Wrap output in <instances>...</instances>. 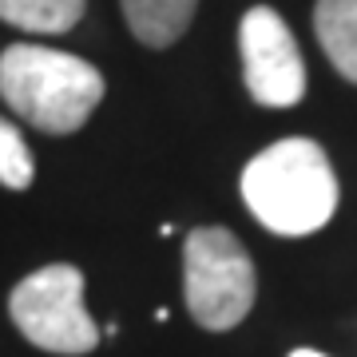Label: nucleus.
<instances>
[{
    "mask_svg": "<svg viewBox=\"0 0 357 357\" xmlns=\"http://www.w3.org/2000/svg\"><path fill=\"white\" fill-rule=\"evenodd\" d=\"M314 32L330 64L349 84H357V0H318Z\"/></svg>",
    "mask_w": 357,
    "mask_h": 357,
    "instance_id": "obj_7",
    "label": "nucleus"
},
{
    "mask_svg": "<svg viewBox=\"0 0 357 357\" xmlns=\"http://www.w3.org/2000/svg\"><path fill=\"white\" fill-rule=\"evenodd\" d=\"M290 357H326V354H318V349H294Z\"/></svg>",
    "mask_w": 357,
    "mask_h": 357,
    "instance_id": "obj_10",
    "label": "nucleus"
},
{
    "mask_svg": "<svg viewBox=\"0 0 357 357\" xmlns=\"http://www.w3.org/2000/svg\"><path fill=\"white\" fill-rule=\"evenodd\" d=\"M32 171L36 167H32V151H28L24 135L8 119H0V183L13 191H24L32 183Z\"/></svg>",
    "mask_w": 357,
    "mask_h": 357,
    "instance_id": "obj_9",
    "label": "nucleus"
},
{
    "mask_svg": "<svg viewBox=\"0 0 357 357\" xmlns=\"http://www.w3.org/2000/svg\"><path fill=\"white\" fill-rule=\"evenodd\" d=\"M84 16V0H0V20L24 32H68Z\"/></svg>",
    "mask_w": 357,
    "mask_h": 357,
    "instance_id": "obj_8",
    "label": "nucleus"
},
{
    "mask_svg": "<svg viewBox=\"0 0 357 357\" xmlns=\"http://www.w3.org/2000/svg\"><path fill=\"white\" fill-rule=\"evenodd\" d=\"M199 0H123L128 28L147 48H167L175 44L195 20Z\"/></svg>",
    "mask_w": 357,
    "mask_h": 357,
    "instance_id": "obj_6",
    "label": "nucleus"
},
{
    "mask_svg": "<svg viewBox=\"0 0 357 357\" xmlns=\"http://www.w3.org/2000/svg\"><path fill=\"white\" fill-rule=\"evenodd\" d=\"M238 48H243V79L246 91L262 107H294L306 96V64L298 40L274 8L258 4L238 24Z\"/></svg>",
    "mask_w": 357,
    "mask_h": 357,
    "instance_id": "obj_5",
    "label": "nucleus"
},
{
    "mask_svg": "<svg viewBox=\"0 0 357 357\" xmlns=\"http://www.w3.org/2000/svg\"><path fill=\"white\" fill-rule=\"evenodd\" d=\"M0 96L24 123L72 135L103 100V76L72 52L13 44L0 52Z\"/></svg>",
    "mask_w": 357,
    "mask_h": 357,
    "instance_id": "obj_2",
    "label": "nucleus"
},
{
    "mask_svg": "<svg viewBox=\"0 0 357 357\" xmlns=\"http://www.w3.org/2000/svg\"><path fill=\"white\" fill-rule=\"evenodd\" d=\"M255 262L246 246L222 227H199L183 246V294L203 330H234L255 306Z\"/></svg>",
    "mask_w": 357,
    "mask_h": 357,
    "instance_id": "obj_3",
    "label": "nucleus"
},
{
    "mask_svg": "<svg viewBox=\"0 0 357 357\" xmlns=\"http://www.w3.org/2000/svg\"><path fill=\"white\" fill-rule=\"evenodd\" d=\"M243 199L250 215L282 238L314 234L337 211V175L314 139H278L246 163Z\"/></svg>",
    "mask_w": 357,
    "mask_h": 357,
    "instance_id": "obj_1",
    "label": "nucleus"
},
{
    "mask_svg": "<svg viewBox=\"0 0 357 357\" xmlns=\"http://www.w3.org/2000/svg\"><path fill=\"white\" fill-rule=\"evenodd\" d=\"M8 314L16 330L48 354L79 357L100 345V326L84 306V274L68 262L28 274L8 298Z\"/></svg>",
    "mask_w": 357,
    "mask_h": 357,
    "instance_id": "obj_4",
    "label": "nucleus"
}]
</instances>
